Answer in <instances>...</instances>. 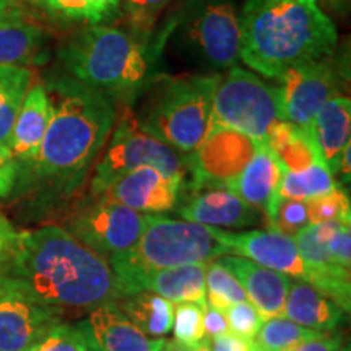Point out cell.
<instances>
[{
  "instance_id": "1",
  "label": "cell",
  "mask_w": 351,
  "mask_h": 351,
  "mask_svg": "<svg viewBox=\"0 0 351 351\" xmlns=\"http://www.w3.org/2000/svg\"><path fill=\"white\" fill-rule=\"evenodd\" d=\"M0 274L15 280L41 304L64 314L91 311L121 298L106 258L56 225L16 231L12 254Z\"/></svg>"
},
{
  "instance_id": "2",
  "label": "cell",
  "mask_w": 351,
  "mask_h": 351,
  "mask_svg": "<svg viewBox=\"0 0 351 351\" xmlns=\"http://www.w3.org/2000/svg\"><path fill=\"white\" fill-rule=\"evenodd\" d=\"M44 86L51 103L49 125L36 158L19 168L16 182H38L70 194L106 145L117 121V104L64 73Z\"/></svg>"
},
{
  "instance_id": "3",
  "label": "cell",
  "mask_w": 351,
  "mask_h": 351,
  "mask_svg": "<svg viewBox=\"0 0 351 351\" xmlns=\"http://www.w3.org/2000/svg\"><path fill=\"white\" fill-rule=\"evenodd\" d=\"M239 23V59L271 80L330 57L339 39L317 0H244Z\"/></svg>"
},
{
  "instance_id": "4",
  "label": "cell",
  "mask_w": 351,
  "mask_h": 351,
  "mask_svg": "<svg viewBox=\"0 0 351 351\" xmlns=\"http://www.w3.org/2000/svg\"><path fill=\"white\" fill-rule=\"evenodd\" d=\"M64 75L103 91L114 99L129 98L148 83L150 52L125 29L90 25L72 34L59 52Z\"/></svg>"
},
{
  "instance_id": "5",
  "label": "cell",
  "mask_w": 351,
  "mask_h": 351,
  "mask_svg": "<svg viewBox=\"0 0 351 351\" xmlns=\"http://www.w3.org/2000/svg\"><path fill=\"white\" fill-rule=\"evenodd\" d=\"M218 80V73L166 78L137 117L142 129L181 155L192 153L210 129Z\"/></svg>"
},
{
  "instance_id": "6",
  "label": "cell",
  "mask_w": 351,
  "mask_h": 351,
  "mask_svg": "<svg viewBox=\"0 0 351 351\" xmlns=\"http://www.w3.org/2000/svg\"><path fill=\"white\" fill-rule=\"evenodd\" d=\"M226 254L225 245L215 238L213 226L165 215H145L142 236L135 247L108 262L114 275H121L212 262Z\"/></svg>"
},
{
  "instance_id": "7",
  "label": "cell",
  "mask_w": 351,
  "mask_h": 351,
  "mask_svg": "<svg viewBox=\"0 0 351 351\" xmlns=\"http://www.w3.org/2000/svg\"><path fill=\"white\" fill-rule=\"evenodd\" d=\"M143 166L160 169L187 186L186 156L145 132L137 116L125 106L111 135V142L96 163L90 184V197L101 195L122 176Z\"/></svg>"
},
{
  "instance_id": "8",
  "label": "cell",
  "mask_w": 351,
  "mask_h": 351,
  "mask_svg": "<svg viewBox=\"0 0 351 351\" xmlns=\"http://www.w3.org/2000/svg\"><path fill=\"white\" fill-rule=\"evenodd\" d=\"M280 121L285 116L278 86L241 67L228 69L219 77L210 125L228 127L265 143L269 130Z\"/></svg>"
},
{
  "instance_id": "9",
  "label": "cell",
  "mask_w": 351,
  "mask_h": 351,
  "mask_svg": "<svg viewBox=\"0 0 351 351\" xmlns=\"http://www.w3.org/2000/svg\"><path fill=\"white\" fill-rule=\"evenodd\" d=\"M145 215L104 195L90 197L70 212L64 230L78 243L109 261L129 252L138 243Z\"/></svg>"
},
{
  "instance_id": "10",
  "label": "cell",
  "mask_w": 351,
  "mask_h": 351,
  "mask_svg": "<svg viewBox=\"0 0 351 351\" xmlns=\"http://www.w3.org/2000/svg\"><path fill=\"white\" fill-rule=\"evenodd\" d=\"M258 145L247 135L221 125L210 129L194 152L186 156L187 187L194 192L207 189H231L247 166Z\"/></svg>"
},
{
  "instance_id": "11",
  "label": "cell",
  "mask_w": 351,
  "mask_h": 351,
  "mask_svg": "<svg viewBox=\"0 0 351 351\" xmlns=\"http://www.w3.org/2000/svg\"><path fill=\"white\" fill-rule=\"evenodd\" d=\"M186 41L208 67H236L241 52V23L234 3L202 0L186 23Z\"/></svg>"
},
{
  "instance_id": "12",
  "label": "cell",
  "mask_w": 351,
  "mask_h": 351,
  "mask_svg": "<svg viewBox=\"0 0 351 351\" xmlns=\"http://www.w3.org/2000/svg\"><path fill=\"white\" fill-rule=\"evenodd\" d=\"M64 313L34 300L15 280L0 274V351H26Z\"/></svg>"
},
{
  "instance_id": "13",
  "label": "cell",
  "mask_w": 351,
  "mask_h": 351,
  "mask_svg": "<svg viewBox=\"0 0 351 351\" xmlns=\"http://www.w3.org/2000/svg\"><path fill=\"white\" fill-rule=\"evenodd\" d=\"M330 57L296 65L278 78L285 121L311 132L319 109L339 96L340 73L328 60Z\"/></svg>"
},
{
  "instance_id": "14",
  "label": "cell",
  "mask_w": 351,
  "mask_h": 351,
  "mask_svg": "<svg viewBox=\"0 0 351 351\" xmlns=\"http://www.w3.org/2000/svg\"><path fill=\"white\" fill-rule=\"evenodd\" d=\"M215 238L225 245L228 254L249 258L258 265L291 276L293 280H302L314 287V271L301 257L291 236L270 228L241 232L215 228Z\"/></svg>"
},
{
  "instance_id": "15",
  "label": "cell",
  "mask_w": 351,
  "mask_h": 351,
  "mask_svg": "<svg viewBox=\"0 0 351 351\" xmlns=\"http://www.w3.org/2000/svg\"><path fill=\"white\" fill-rule=\"evenodd\" d=\"M189 189L152 166H143L117 179L101 195L142 215L176 212L186 200Z\"/></svg>"
},
{
  "instance_id": "16",
  "label": "cell",
  "mask_w": 351,
  "mask_h": 351,
  "mask_svg": "<svg viewBox=\"0 0 351 351\" xmlns=\"http://www.w3.org/2000/svg\"><path fill=\"white\" fill-rule=\"evenodd\" d=\"M208 262L189 263V265L171 267V269L150 271H129L116 276L119 295L129 296L138 291H150L165 298L174 304L178 302H195L207 304L205 274Z\"/></svg>"
},
{
  "instance_id": "17",
  "label": "cell",
  "mask_w": 351,
  "mask_h": 351,
  "mask_svg": "<svg viewBox=\"0 0 351 351\" xmlns=\"http://www.w3.org/2000/svg\"><path fill=\"white\" fill-rule=\"evenodd\" d=\"M77 326L91 351H160L166 343L165 339H150L140 332L116 301L93 307Z\"/></svg>"
},
{
  "instance_id": "18",
  "label": "cell",
  "mask_w": 351,
  "mask_h": 351,
  "mask_svg": "<svg viewBox=\"0 0 351 351\" xmlns=\"http://www.w3.org/2000/svg\"><path fill=\"white\" fill-rule=\"evenodd\" d=\"M176 212L187 221L213 228H247L262 223L261 210L245 202L230 189H207L195 192L182 202Z\"/></svg>"
},
{
  "instance_id": "19",
  "label": "cell",
  "mask_w": 351,
  "mask_h": 351,
  "mask_svg": "<svg viewBox=\"0 0 351 351\" xmlns=\"http://www.w3.org/2000/svg\"><path fill=\"white\" fill-rule=\"evenodd\" d=\"M217 261L238 278L247 295V300H251L249 302L256 306L263 319L283 315L285 300L293 282L291 276L278 274L249 258L232 256V254L218 257Z\"/></svg>"
},
{
  "instance_id": "20",
  "label": "cell",
  "mask_w": 351,
  "mask_h": 351,
  "mask_svg": "<svg viewBox=\"0 0 351 351\" xmlns=\"http://www.w3.org/2000/svg\"><path fill=\"white\" fill-rule=\"evenodd\" d=\"M49 119L51 103L46 86L43 83H33L16 114L8 143V150L15 158L19 168L32 163L36 158Z\"/></svg>"
},
{
  "instance_id": "21",
  "label": "cell",
  "mask_w": 351,
  "mask_h": 351,
  "mask_svg": "<svg viewBox=\"0 0 351 351\" xmlns=\"http://www.w3.org/2000/svg\"><path fill=\"white\" fill-rule=\"evenodd\" d=\"M282 176L283 168L274 152L265 143H261L243 173L232 182L230 191L241 197L245 204L261 210L267 221L278 200Z\"/></svg>"
},
{
  "instance_id": "22",
  "label": "cell",
  "mask_w": 351,
  "mask_h": 351,
  "mask_svg": "<svg viewBox=\"0 0 351 351\" xmlns=\"http://www.w3.org/2000/svg\"><path fill=\"white\" fill-rule=\"evenodd\" d=\"M345 311L313 285L293 280L285 300L283 315L315 332H335L345 320Z\"/></svg>"
},
{
  "instance_id": "23",
  "label": "cell",
  "mask_w": 351,
  "mask_h": 351,
  "mask_svg": "<svg viewBox=\"0 0 351 351\" xmlns=\"http://www.w3.org/2000/svg\"><path fill=\"white\" fill-rule=\"evenodd\" d=\"M319 155L335 176L341 153L351 145V103L348 96H333L319 109L311 129Z\"/></svg>"
},
{
  "instance_id": "24",
  "label": "cell",
  "mask_w": 351,
  "mask_h": 351,
  "mask_svg": "<svg viewBox=\"0 0 351 351\" xmlns=\"http://www.w3.org/2000/svg\"><path fill=\"white\" fill-rule=\"evenodd\" d=\"M46 33L41 26L23 16L0 23V65L28 67L36 65L44 57Z\"/></svg>"
},
{
  "instance_id": "25",
  "label": "cell",
  "mask_w": 351,
  "mask_h": 351,
  "mask_svg": "<svg viewBox=\"0 0 351 351\" xmlns=\"http://www.w3.org/2000/svg\"><path fill=\"white\" fill-rule=\"evenodd\" d=\"M265 145L274 152L283 171H300L322 160L313 134L288 121H280L271 127Z\"/></svg>"
},
{
  "instance_id": "26",
  "label": "cell",
  "mask_w": 351,
  "mask_h": 351,
  "mask_svg": "<svg viewBox=\"0 0 351 351\" xmlns=\"http://www.w3.org/2000/svg\"><path fill=\"white\" fill-rule=\"evenodd\" d=\"M127 319L150 339H165L173 327L174 302L150 291H138L116 301Z\"/></svg>"
},
{
  "instance_id": "27",
  "label": "cell",
  "mask_w": 351,
  "mask_h": 351,
  "mask_svg": "<svg viewBox=\"0 0 351 351\" xmlns=\"http://www.w3.org/2000/svg\"><path fill=\"white\" fill-rule=\"evenodd\" d=\"M33 85V70L0 65V145L8 148L16 114Z\"/></svg>"
},
{
  "instance_id": "28",
  "label": "cell",
  "mask_w": 351,
  "mask_h": 351,
  "mask_svg": "<svg viewBox=\"0 0 351 351\" xmlns=\"http://www.w3.org/2000/svg\"><path fill=\"white\" fill-rule=\"evenodd\" d=\"M339 189L335 176L330 173L322 160L300 171H283L278 189V199L311 200L315 197L330 194Z\"/></svg>"
},
{
  "instance_id": "29",
  "label": "cell",
  "mask_w": 351,
  "mask_h": 351,
  "mask_svg": "<svg viewBox=\"0 0 351 351\" xmlns=\"http://www.w3.org/2000/svg\"><path fill=\"white\" fill-rule=\"evenodd\" d=\"M324 332H315L293 322L285 315H276L263 320L261 330L254 339L258 348L263 351H288L302 341L315 339Z\"/></svg>"
},
{
  "instance_id": "30",
  "label": "cell",
  "mask_w": 351,
  "mask_h": 351,
  "mask_svg": "<svg viewBox=\"0 0 351 351\" xmlns=\"http://www.w3.org/2000/svg\"><path fill=\"white\" fill-rule=\"evenodd\" d=\"M205 288H207V304L215 307V309L223 311V313L231 304L249 301L238 278L223 263H219L217 258L208 262L207 265Z\"/></svg>"
},
{
  "instance_id": "31",
  "label": "cell",
  "mask_w": 351,
  "mask_h": 351,
  "mask_svg": "<svg viewBox=\"0 0 351 351\" xmlns=\"http://www.w3.org/2000/svg\"><path fill=\"white\" fill-rule=\"evenodd\" d=\"M174 341L189 348H194L205 337L204 306L195 302H178L174 304L173 317Z\"/></svg>"
},
{
  "instance_id": "32",
  "label": "cell",
  "mask_w": 351,
  "mask_h": 351,
  "mask_svg": "<svg viewBox=\"0 0 351 351\" xmlns=\"http://www.w3.org/2000/svg\"><path fill=\"white\" fill-rule=\"evenodd\" d=\"M307 215L311 223L322 221H341L351 223V204L350 197L343 191L335 189L330 194L315 197L306 200Z\"/></svg>"
},
{
  "instance_id": "33",
  "label": "cell",
  "mask_w": 351,
  "mask_h": 351,
  "mask_svg": "<svg viewBox=\"0 0 351 351\" xmlns=\"http://www.w3.org/2000/svg\"><path fill=\"white\" fill-rule=\"evenodd\" d=\"M26 351H91L77 324L60 322Z\"/></svg>"
},
{
  "instance_id": "34",
  "label": "cell",
  "mask_w": 351,
  "mask_h": 351,
  "mask_svg": "<svg viewBox=\"0 0 351 351\" xmlns=\"http://www.w3.org/2000/svg\"><path fill=\"white\" fill-rule=\"evenodd\" d=\"M309 215H307L306 202L293 199L276 200L274 212L267 219L270 230L280 231L287 236H295L298 231L309 225Z\"/></svg>"
},
{
  "instance_id": "35",
  "label": "cell",
  "mask_w": 351,
  "mask_h": 351,
  "mask_svg": "<svg viewBox=\"0 0 351 351\" xmlns=\"http://www.w3.org/2000/svg\"><path fill=\"white\" fill-rule=\"evenodd\" d=\"M171 2L173 0H122L132 34L140 39L147 36Z\"/></svg>"
},
{
  "instance_id": "36",
  "label": "cell",
  "mask_w": 351,
  "mask_h": 351,
  "mask_svg": "<svg viewBox=\"0 0 351 351\" xmlns=\"http://www.w3.org/2000/svg\"><path fill=\"white\" fill-rule=\"evenodd\" d=\"M225 317L230 332L247 340L256 339L263 320H265L256 309V306L249 301H241L236 302V304H231L225 311Z\"/></svg>"
},
{
  "instance_id": "37",
  "label": "cell",
  "mask_w": 351,
  "mask_h": 351,
  "mask_svg": "<svg viewBox=\"0 0 351 351\" xmlns=\"http://www.w3.org/2000/svg\"><path fill=\"white\" fill-rule=\"evenodd\" d=\"M46 12L64 20L85 21V23L96 25L86 0H47Z\"/></svg>"
},
{
  "instance_id": "38",
  "label": "cell",
  "mask_w": 351,
  "mask_h": 351,
  "mask_svg": "<svg viewBox=\"0 0 351 351\" xmlns=\"http://www.w3.org/2000/svg\"><path fill=\"white\" fill-rule=\"evenodd\" d=\"M19 165L7 147L0 145V199L8 197L15 189Z\"/></svg>"
},
{
  "instance_id": "39",
  "label": "cell",
  "mask_w": 351,
  "mask_h": 351,
  "mask_svg": "<svg viewBox=\"0 0 351 351\" xmlns=\"http://www.w3.org/2000/svg\"><path fill=\"white\" fill-rule=\"evenodd\" d=\"M341 346H343V339H341L340 333L327 332L315 337V339L302 341L288 351H340Z\"/></svg>"
},
{
  "instance_id": "40",
  "label": "cell",
  "mask_w": 351,
  "mask_h": 351,
  "mask_svg": "<svg viewBox=\"0 0 351 351\" xmlns=\"http://www.w3.org/2000/svg\"><path fill=\"white\" fill-rule=\"evenodd\" d=\"M204 332L207 339H215V337L223 335V333L230 332L228 327L225 313L215 307L205 304L204 306Z\"/></svg>"
},
{
  "instance_id": "41",
  "label": "cell",
  "mask_w": 351,
  "mask_h": 351,
  "mask_svg": "<svg viewBox=\"0 0 351 351\" xmlns=\"http://www.w3.org/2000/svg\"><path fill=\"white\" fill-rule=\"evenodd\" d=\"M254 340L243 339L232 332L210 339V351H252Z\"/></svg>"
},
{
  "instance_id": "42",
  "label": "cell",
  "mask_w": 351,
  "mask_h": 351,
  "mask_svg": "<svg viewBox=\"0 0 351 351\" xmlns=\"http://www.w3.org/2000/svg\"><path fill=\"white\" fill-rule=\"evenodd\" d=\"M16 230L7 218L0 215V267L3 265L10 257L13 244H15Z\"/></svg>"
},
{
  "instance_id": "43",
  "label": "cell",
  "mask_w": 351,
  "mask_h": 351,
  "mask_svg": "<svg viewBox=\"0 0 351 351\" xmlns=\"http://www.w3.org/2000/svg\"><path fill=\"white\" fill-rule=\"evenodd\" d=\"M86 2L93 13L96 25L116 15L121 5V0H86Z\"/></svg>"
},
{
  "instance_id": "44",
  "label": "cell",
  "mask_w": 351,
  "mask_h": 351,
  "mask_svg": "<svg viewBox=\"0 0 351 351\" xmlns=\"http://www.w3.org/2000/svg\"><path fill=\"white\" fill-rule=\"evenodd\" d=\"M23 15V5H20L19 2H15V0H0V23Z\"/></svg>"
},
{
  "instance_id": "45",
  "label": "cell",
  "mask_w": 351,
  "mask_h": 351,
  "mask_svg": "<svg viewBox=\"0 0 351 351\" xmlns=\"http://www.w3.org/2000/svg\"><path fill=\"white\" fill-rule=\"evenodd\" d=\"M160 351H210V339L207 337H204L202 341L199 345H195L194 348H189V346H184L181 343H178V341H166L163 348Z\"/></svg>"
},
{
  "instance_id": "46",
  "label": "cell",
  "mask_w": 351,
  "mask_h": 351,
  "mask_svg": "<svg viewBox=\"0 0 351 351\" xmlns=\"http://www.w3.org/2000/svg\"><path fill=\"white\" fill-rule=\"evenodd\" d=\"M350 160H351V145H348V147L345 148V152L341 153L339 171H337V173H341V176H343V182H346V184L350 182V176H351Z\"/></svg>"
},
{
  "instance_id": "47",
  "label": "cell",
  "mask_w": 351,
  "mask_h": 351,
  "mask_svg": "<svg viewBox=\"0 0 351 351\" xmlns=\"http://www.w3.org/2000/svg\"><path fill=\"white\" fill-rule=\"evenodd\" d=\"M15 2H19L20 5H32V7L43 8V10H46L47 8V0H15Z\"/></svg>"
},
{
  "instance_id": "48",
  "label": "cell",
  "mask_w": 351,
  "mask_h": 351,
  "mask_svg": "<svg viewBox=\"0 0 351 351\" xmlns=\"http://www.w3.org/2000/svg\"><path fill=\"white\" fill-rule=\"evenodd\" d=\"M252 351H263V350H261V348H258V346L256 345V343H254V350Z\"/></svg>"
},
{
  "instance_id": "49",
  "label": "cell",
  "mask_w": 351,
  "mask_h": 351,
  "mask_svg": "<svg viewBox=\"0 0 351 351\" xmlns=\"http://www.w3.org/2000/svg\"><path fill=\"white\" fill-rule=\"evenodd\" d=\"M340 351H350V346H345V348H343V346H341Z\"/></svg>"
}]
</instances>
